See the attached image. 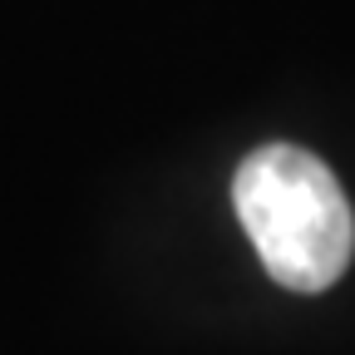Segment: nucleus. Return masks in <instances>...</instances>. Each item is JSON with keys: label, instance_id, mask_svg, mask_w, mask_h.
I'll return each mask as SVG.
<instances>
[{"label": "nucleus", "instance_id": "f257e3e1", "mask_svg": "<svg viewBox=\"0 0 355 355\" xmlns=\"http://www.w3.org/2000/svg\"><path fill=\"white\" fill-rule=\"evenodd\" d=\"M232 207L261 266L291 291H326L355 252V212L336 173L296 144H266L242 158Z\"/></svg>", "mask_w": 355, "mask_h": 355}]
</instances>
